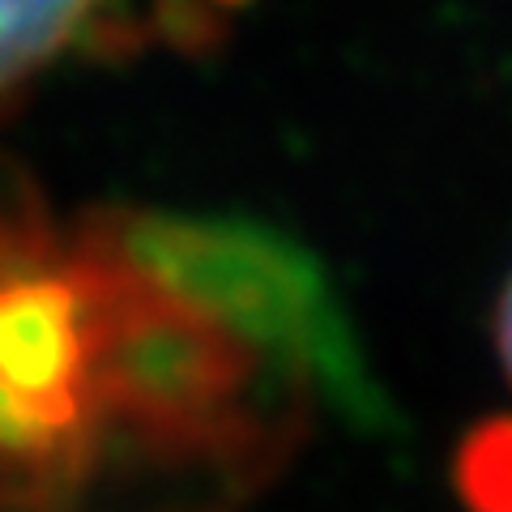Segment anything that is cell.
Listing matches in <instances>:
<instances>
[{"mask_svg": "<svg viewBox=\"0 0 512 512\" xmlns=\"http://www.w3.org/2000/svg\"><path fill=\"white\" fill-rule=\"evenodd\" d=\"M111 214L52 231L0 175V512H137Z\"/></svg>", "mask_w": 512, "mask_h": 512, "instance_id": "obj_1", "label": "cell"}, {"mask_svg": "<svg viewBox=\"0 0 512 512\" xmlns=\"http://www.w3.org/2000/svg\"><path fill=\"white\" fill-rule=\"evenodd\" d=\"M124 0H0V116L77 47L116 35Z\"/></svg>", "mask_w": 512, "mask_h": 512, "instance_id": "obj_2", "label": "cell"}, {"mask_svg": "<svg viewBox=\"0 0 512 512\" xmlns=\"http://www.w3.org/2000/svg\"><path fill=\"white\" fill-rule=\"evenodd\" d=\"M448 478L466 512H512V414H491L461 431Z\"/></svg>", "mask_w": 512, "mask_h": 512, "instance_id": "obj_3", "label": "cell"}, {"mask_svg": "<svg viewBox=\"0 0 512 512\" xmlns=\"http://www.w3.org/2000/svg\"><path fill=\"white\" fill-rule=\"evenodd\" d=\"M491 342H495V355H500V367L512 384V269H508V278L500 282L495 303H491Z\"/></svg>", "mask_w": 512, "mask_h": 512, "instance_id": "obj_4", "label": "cell"}]
</instances>
